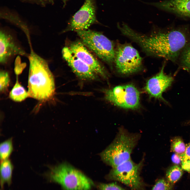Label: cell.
Segmentation results:
<instances>
[{"label": "cell", "instance_id": "cell-26", "mask_svg": "<svg viewBox=\"0 0 190 190\" xmlns=\"http://www.w3.org/2000/svg\"><path fill=\"white\" fill-rule=\"evenodd\" d=\"M38 1H53V0H37ZM64 3V4H65L66 2H67L68 0H61Z\"/></svg>", "mask_w": 190, "mask_h": 190}, {"label": "cell", "instance_id": "cell-1", "mask_svg": "<svg viewBox=\"0 0 190 190\" xmlns=\"http://www.w3.org/2000/svg\"><path fill=\"white\" fill-rule=\"evenodd\" d=\"M119 30L137 44L148 55L163 58L175 63L190 41V30L186 26L158 29L148 34L139 33L125 23Z\"/></svg>", "mask_w": 190, "mask_h": 190}, {"label": "cell", "instance_id": "cell-17", "mask_svg": "<svg viewBox=\"0 0 190 190\" xmlns=\"http://www.w3.org/2000/svg\"><path fill=\"white\" fill-rule=\"evenodd\" d=\"M177 63L180 68L190 73V41L182 52Z\"/></svg>", "mask_w": 190, "mask_h": 190}, {"label": "cell", "instance_id": "cell-6", "mask_svg": "<svg viewBox=\"0 0 190 190\" xmlns=\"http://www.w3.org/2000/svg\"><path fill=\"white\" fill-rule=\"evenodd\" d=\"M144 160L136 163L131 159L112 168L106 177L108 180L120 182L133 190H144L140 176Z\"/></svg>", "mask_w": 190, "mask_h": 190}, {"label": "cell", "instance_id": "cell-9", "mask_svg": "<svg viewBox=\"0 0 190 190\" xmlns=\"http://www.w3.org/2000/svg\"><path fill=\"white\" fill-rule=\"evenodd\" d=\"M95 0H85L80 8L71 20L69 30L77 32L88 29L97 22Z\"/></svg>", "mask_w": 190, "mask_h": 190}, {"label": "cell", "instance_id": "cell-8", "mask_svg": "<svg viewBox=\"0 0 190 190\" xmlns=\"http://www.w3.org/2000/svg\"><path fill=\"white\" fill-rule=\"evenodd\" d=\"M103 91L105 99L116 106L131 110L140 107V93L132 84L118 86Z\"/></svg>", "mask_w": 190, "mask_h": 190}, {"label": "cell", "instance_id": "cell-4", "mask_svg": "<svg viewBox=\"0 0 190 190\" xmlns=\"http://www.w3.org/2000/svg\"><path fill=\"white\" fill-rule=\"evenodd\" d=\"M44 175L49 182L59 184L64 190H90L94 185L82 172L65 163L50 167Z\"/></svg>", "mask_w": 190, "mask_h": 190}, {"label": "cell", "instance_id": "cell-16", "mask_svg": "<svg viewBox=\"0 0 190 190\" xmlns=\"http://www.w3.org/2000/svg\"><path fill=\"white\" fill-rule=\"evenodd\" d=\"M9 97L13 101L17 102H21L29 97L28 92L18 82L17 77L15 84L10 92Z\"/></svg>", "mask_w": 190, "mask_h": 190}, {"label": "cell", "instance_id": "cell-5", "mask_svg": "<svg viewBox=\"0 0 190 190\" xmlns=\"http://www.w3.org/2000/svg\"><path fill=\"white\" fill-rule=\"evenodd\" d=\"M77 32L85 46L103 61L112 66L115 48L111 40L101 33L90 30Z\"/></svg>", "mask_w": 190, "mask_h": 190}, {"label": "cell", "instance_id": "cell-11", "mask_svg": "<svg viewBox=\"0 0 190 190\" xmlns=\"http://www.w3.org/2000/svg\"><path fill=\"white\" fill-rule=\"evenodd\" d=\"M68 47L75 56L88 65L97 75L106 79L108 78V74L105 68L82 42H72Z\"/></svg>", "mask_w": 190, "mask_h": 190}, {"label": "cell", "instance_id": "cell-22", "mask_svg": "<svg viewBox=\"0 0 190 190\" xmlns=\"http://www.w3.org/2000/svg\"><path fill=\"white\" fill-rule=\"evenodd\" d=\"M172 187L167 180L160 179L158 180L153 187L152 190H172Z\"/></svg>", "mask_w": 190, "mask_h": 190}, {"label": "cell", "instance_id": "cell-14", "mask_svg": "<svg viewBox=\"0 0 190 190\" xmlns=\"http://www.w3.org/2000/svg\"><path fill=\"white\" fill-rule=\"evenodd\" d=\"M17 54L24 55V51L14 41L12 37L3 31L0 33V62L6 63L12 56Z\"/></svg>", "mask_w": 190, "mask_h": 190}, {"label": "cell", "instance_id": "cell-7", "mask_svg": "<svg viewBox=\"0 0 190 190\" xmlns=\"http://www.w3.org/2000/svg\"><path fill=\"white\" fill-rule=\"evenodd\" d=\"M114 64L118 73L129 74L141 70L142 59L138 51L131 44L118 43L115 48Z\"/></svg>", "mask_w": 190, "mask_h": 190}, {"label": "cell", "instance_id": "cell-10", "mask_svg": "<svg viewBox=\"0 0 190 190\" xmlns=\"http://www.w3.org/2000/svg\"><path fill=\"white\" fill-rule=\"evenodd\" d=\"M165 63L159 72L147 81L144 89L150 97L167 103L162 96L163 93L171 86L173 78L171 76L165 74Z\"/></svg>", "mask_w": 190, "mask_h": 190}, {"label": "cell", "instance_id": "cell-18", "mask_svg": "<svg viewBox=\"0 0 190 190\" xmlns=\"http://www.w3.org/2000/svg\"><path fill=\"white\" fill-rule=\"evenodd\" d=\"M183 174L182 169L175 165L170 168L167 171L166 176L167 180L170 184H173L178 181Z\"/></svg>", "mask_w": 190, "mask_h": 190}, {"label": "cell", "instance_id": "cell-13", "mask_svg": "<svg viewBox=\"0 0 190 190\" xmlns=\"http://www.w3.org/2000/svg\"><path fill=\"white\" fill-rule=\"evenodd\" d=\"M148 3L181 17L190 18V0H167Z\"/></svg>", "mask_w": 190, "mask_h": 190}, {"label": "cell", "instance_id": "cell-21", "mask_svg": "<svg viewBox=\"0 0 190 190\" xmlns=\"http://www.w3.org/2000/svg\"><path fill=\"white\" fill-rule=\"evenodd\" d=\"M179 156L181 160L182 169L190 172V142L186 145V149L184 153Z\"/></svg>", "mask_w": 190, "mask_h": 190}, {"label": "cell", "instance_id": "cell-23", "mask_svg": "<svg viewBox=\"0 0 190 190\" xmlns=\"http://www.w3.org/2000/svg\"><path fill=\"white\" fill-rule=\"evenodd\" d=\"M10 78L8 73L4 71H1L0 73V90L1 92L5 90L8 86Z\"/></svg>", "mask_w": 190, "mask_h": 190}, {"label": "cell", "instance_id": "cell-2", "mask_svg": "<svg viewBox=\"0 0 190 190\" xmlns=\"http://www.w3.org/2000/svg\"><path fill=\"white\" fill-rule=\"evenodd\" d=\"M28 58L29 97L41 101L48 100L53 96L55 88L54 77L48 63L33 51Z\"/></svg>", "mask_w": 190, "mask_h": 190}, {"label": "cell", "instance_id": "cell-25", "mask_svg": "<svg viewBox=\"0 0 190 190\" xmlns=\"http://www.w3.org/2000/svg\"><path fill=\"white\" fill-rule=\"evenodd\" d=\"M171 159L173 162L175 164H179L181 163V160L180 156L175 153L172 155Z\"/></svg>", "mask_w": 190, "mask_h": 190}, {"label": "cell", "instance_id": "cell-19", "mask_svg": "<svg viewBox=\"0 0 190 190\" xmlns=\"http://www.w3.org/2000/svg\"><path fill=\"white\" fill-rule=\"evenodd\" d=\"M13 150L12 139L11 138L1 143L0 145V157L1 161L8 159Z\"/></svg>", "mask_w": 190, "mask_h": 190}, {"label": "cell", "instance_id": "cell-24", "mask_svg": "<svg viewBox=\"0 0 190 190\" xmlns=\"http://www.w3.org/2000/svg\"><path fill=\"white\" fill-rule=\"evenodd\" d=\"M98 190H125L116 183L105 184L99 183L97 184Z\"/></svg>", "mask_w": 190, "mask_h": 190}, {"label": "cell", "instance_id": "cell-12", "mask_svg": "<svg viewBox=\"0 0 190 190\" xmlns=\"http://www.w3.org/2000/svg\"><path fill=\"white\" fill-rule=\"evenodd\" d=\"M62 53L64 59L80 79L94 80L98 79V75L88 65L75 56L68 47H64Z\"/></svg>", "mask_w": 190, "mask_h": 190}, {"label": "cell", "instance_id": "cell-20", "mask_svg": "<svg viewBox=\"0 0 190 190\" xmlns=\"http://www.w3.org/2000/svg\"><path fill=\"white\" fill-rule=\"evenodd\" d=\"M186 149L185 145L182 139L180 137H176L171 141V151L179 156L184 153Z\"/></svg>", "mask_w": 190, "mask_h": 190}, {"label": "cell", "instance_id": "cell-15", "mask_svg": "<svg viewBox=\"0 0 190 190\" xmlns=\"http://www.w3.org/2000/svg\"><path fill=\"white\" fill-rule=\"evenodd\" d=\"M13 165L8 159L2 161L0 166V184L3 189L5 183L10 186L11 183Z\"/></svg>", "mask_w": 190, "mask_h": 190}, {"label": "cell", "instance_id": "cell-3", "mask_svg": "<svg viewBox=\"0 0 190 190\" xmlns=\"http://www.w3.org/2000/svg\"><path fill=\"white\" fill-rule=\"evenodd\" d=\"M140 137L124 128L119 129L112 143L101 154L102 160L112 168L131 159V155Z\"/></svg>", "mask_w": 190, "mask_h": 190}]
</instances>
